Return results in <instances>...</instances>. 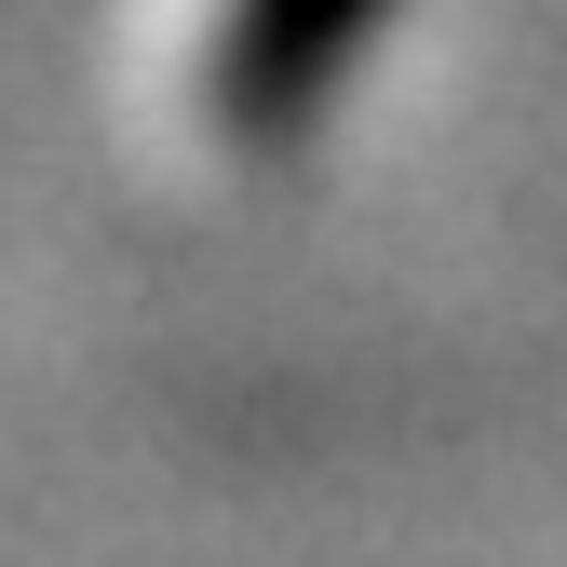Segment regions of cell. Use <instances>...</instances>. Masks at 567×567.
Instances as JSON below:
<instances>
[{
  "label": "cell",
  "mask_w": 567,
  "mask_h": 567,
  "mask_svg": "<svg viewBox=\"0 0 567 567\" xmlns=\"http://www.w3.org/2000/svg\"><path fill=\"white\" fill-rule=\"evenodd\" d=\"M392 0H150L135 14V122L189 176H270L351 95Z\"/></svg>",
  "instance_id": "obj_1"
}]
</instances>
